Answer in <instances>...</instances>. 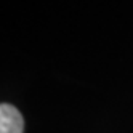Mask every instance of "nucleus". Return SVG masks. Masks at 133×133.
Here are the masks:
<instances>
[{
  "label": "nucleus",
  "instance_id": "nucleus-1",
  "mask_svg": "<svg viewBox=\"0 0 133 133\" xmlns=\"http://www.w3.org/2000/svg\"><path fill=\"white\" fill-rule=\"evenodd\" d=\"M0 133H24V117L13 104H0Z\"/></svg>",
  "mask_w": 133,
  "mask_h": 133
}]
</instances>
